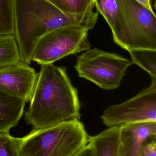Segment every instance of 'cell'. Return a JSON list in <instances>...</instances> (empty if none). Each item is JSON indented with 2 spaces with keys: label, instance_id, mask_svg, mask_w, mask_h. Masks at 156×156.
Masks as SVG:
<instances>
[{
  "label": "cell",
  "instance_id": "cell-10",
  "mask_svg": "<svg viewBox=\"0 0 156 156\" xmlns=\"http://www.w3.org/2000/svg\"><path fill=\"white\" fill-rule=\"evenodd\" d=\"M26 103L24 100L0 90V133H9L17 126Z\"/></svg>",
  "mask_w": 156,
  "mask_h": 156
},
{
  "label": "cell",
  "instance_id": "cell-22",
  "mask_svg": "<svg viewBox=\"0 0 156 156\" xmlns=\"http://www.w3.org/2000/svg\"><path fill=\"white\" fill-rule=\"evenodd\" d=\"M139 156H144L143 155V154H142V153H141V152H140V154H139Z\"/></svg>",
  "mask_w": 156,
  "mask_h": 156
},
{
  "label": "cell",
  "instance_id": "cell-7",
  "mask_svg": "<svg viewBox=\"0 0 156 156\" xmlns=\"http://www.w3.org/2000/svg\"><path fill=\"white\" fill-rule=\"evenodd\" d=\"M103 123L108 127L138 122H156V79L151 85L125 101L109 106L103 113Z\"/></svg>",
  "mask_w": 156,
  "mask_h": 156
},
{
  "label": "cell",
  "instance_id": "cell-21",
  "mask_svg": "<svg viewBox=\"0 0 156 156\" xmlns=\"http://www.w3.org/2000/svg\"><path fill=\"white\" fill-rule=\"evenodd\" d=\"M120 156H135L132 155L130 151L125 147L121 144Z\"/></svg>",
  "mask_w": 156,
  "mask_h": 156
},
{
  "label": "cell",
  "instance_id": "cell-13",
  "mask_svg": "<svg viewBox=\"0 0 156 156\" xmlns=\"http://www.w3.org/2000/svg\"><path fill=\"white\" fill-rule=\"evenodd\" d=\"M133 64L147 72L152 80L156 79V50L133 49L129 51Z\"/></svg>",
  "mask_w": 156,
  "mask_h": 156
},
{
  "label": "cell",
  "instance_id": "cell-8",
  "mask_svg": "<svg viewBox=\"0 0 156 156\" xmlns=\"http://www.w3.org/2000/svg\"><path fill=\"white\" fill-rule=\"evenodd\" d=\"M38 76L34 69L22 62L0 69V90L28 102Z\"/></svg>",
  "mask_w": 156,
  "mask_h": 156
},
{
  "label": "cell",
  "instance_id": "cell-19",
  "mask_svg": "<svg viewBox=\"0 0 156 156\" xmlns=\"http://www.w3.org/2000/svg\"><path fill=\"white\" fill-rule=\"evenodd\" d=\"M75 156H95V152L92 146L89 143L88 145Z\"/></svg>",
  "mask_w": 156,
  "mask_h": 156
},
{
  "label": "cell",
  "instance_id": "cell-11",
  "mask_svg": "<svg viewBox=\"0 0 156 156\" xmlns=\"http://www.w3.org/2000/svg\"><path fill=\"white\" fill-rule=\"evenodd\" d=\"M89 143L95 152V156H120L121 126L108 127L100 133L89 136Z\"/></svg>",
  "mask_w": 156,
  "mask_h": 156
},
{
  "label": "cell",
  "instance_id": "cell-3",
  "mask_svg": "<svg viewBox=\"0 0 156 156\" xmlns=\"http://www.w3.org/2000/svg\"><path fill=\"white\" fill-rule=\"evenodd\" d=\"M89 136L79 120L33 129L20 137V156H75L89 143Z\"/></svg>",
  "mask_w": 156,
  "mask_h": 156
},
{
  "label": "cell",
  "instance_id": "cell-15",
  "mask_svg": "<svg viewBox=\"0 0 156 156\" xmlns=\"http://www.w3.org/2000/svg\"><path fill=\"white\" fill-rule=\"evenodd\" d=\"M13 33V0H0V35Z\"/></svg>",
  "mask_w": 156,
  "mask_h": 156
},
{
  "label": "cell",
  "instance_id": "cell-5",
  "mask_svg": "<svg viewBox=\"0 0 156 156\" xmlns=\"http://www.w3.org/2000/svg\"><path fill=\"white\" fill-rule=\"evenodd\" d=\"M132 61L114 53L90 48L77 57L75 69L79 77L90 81L101 89H117Z\"/></svg>",
  "mask_w": 156,
  "mask_h": 156
},
{
  "label": "cell",
  "instance_id": "cell-18",
  "mask_svg": "<svg viewBox=\"0 0 156 156\" xmlns=\"http://www.w3.org/2000/svg\"><path fill=\"white\" fill-rule=\"evenodd\" d=\"M140 152L144 156H156V136L150 137L142 145Z\"/></svg>",
  "mask_w": 156,
  "mask_h": 156
},
{
  "label": "cell",
  "instance_id": "cell-20",
  "mask_svg": "<svg viewBox=\"0 0 156 156\" xmlns=\"http://www.w3.org/2000/svg\"><path fill=\"white\" fill-rule=\"evenodd\" d=\"M138 3L151 12H154L151 4V0H136Z\"/></svg>",
  "mask_w": 156,
  "mask_h": 156
},
{
  "label": "cell",
  "instance_id": "cell-12",
  "mask_svg": "<svg viewBox=\"0 0 156 156\" xmlns=\"http://www.w3.org/2000/svg\"><path fill=\"white\" fill-rule=\"evenodd\" d=\"M21 62L19 48L13 34L0 35V69Z\"/></svg>",
  "mask_w": 156,
  "mask_h": 156
},
{
  "label": "cell",
  "instance_id": "cell-4",
  "mask_svg": "<svg viewBox=\"0 0 156 156\" xmlns=\"http://www.w3.org/2000/svg\"><path fill=\"white\" fill-rule=\"evenodd\" d=\"M117 19L111 29L114 41L129 52L156 50V16L136 0H116Z\"/></svg>",
  "mask_w": 156,
  "mask_h": 156
},
{
  "label": "cell",
  "instance_id": "cell-2",
  "mask_svg": "<svg viewBox=\"0 0 156 156\" xmlns=\"http://www.w3.org/2000/svg\"><path fill=\"white\" fill-rule=\"evenodd\" d=\"M13 35L21 62L29 65L35 47L43 36L59 28L82 27L89 30L97 23L98 13L68 14L49 0H13Z\"/></svg>",
  "mask_w": 156,
  "mask_h": 156
},
{
  "label": "cell",
  "instance_id": "cell-1",
  "mask_svg": "<svg viewBox=\"0 0 156 156\" xmlns=\"http://www.w3.org/2000/svg\"><path fill=\"white\" fill-rule=\"evenodd\" d=\"M29 102L25 120L33 129L80 119L78 90L72 85L64 67L53 64L41 65Z\"/></svg>",
  "mask_w": 156,
  "mask_h": 156
},
{
  "label": "cell",
  "instance_id": "cell-16",
  "mask_svg": "<svg viewBox=\"0 0 156 156\" xmlns=\"http://www.w3.org/2000/svg\"><path fill=\"white\" fill-rule=\"evenodd\" d=\"M95 6L106 20L111 30L117 19V3L116 0H95Z\"/></svg>",
  "mask_w": 156,
  "mask_h": 156
},
{
  "label": "cell",
  "instance_id": "cell-17",
  "mask_svg": "<svg viewBox=\"0 0 156 156\" xmlns=\"http://www.w3.org/2000/svg\"><path fill=\"white\" fill-rule=\"evenodd\" d=\"M20 137H14L9 133H0V156H20Z\"/></svg>",
  "mask_w": 156,
  "mask_h": 156
},
{
  "label": "cell",
  "instance_id": "cell-6",
  "mask_svg": "<svg viewBox=\"0 0 156 156\" xmlns=\"http://www.w3.org/2000/svg\"><path fill=\"white\" fill-rule=\"evenodd\" d=\"M89 31L82 27H70L48 33L37 43L32 60L40 65L53 64L69 55L89 50Z\"/></svg>",
  "mask_w": 156,
  "mask_h": 156
},
{
  "label": "cell",
  "instance_id": "cell-14",
  "mask_svg": "<svg viewBox=\"0 0 156 156\" xmlns=\"http://www.w3.org/2000/svg\"><path fill=\"white\" fill-rule=\"evenodd\" d=\"M65 13L79 15L93 11L95 0H49Z\"/></svg>",
  "mask_w": 156,
  "mask_h": 156
},
{
  "label": "cell",
  "instance_id": "cell-9",
  "mask_svg": "<svg viewBox=\"0 0 156 156\" xmlns=\"http://www.w3.org/2000/svg\"><path fill=\"white\" fill-rule=\"evenodd\" d=\"M156 135V122H138L121 126V144L135 156H139L142 145Z\"/></svg>",
  "mask_w": 156,
  "mask_h": 156
}]
</instances>
